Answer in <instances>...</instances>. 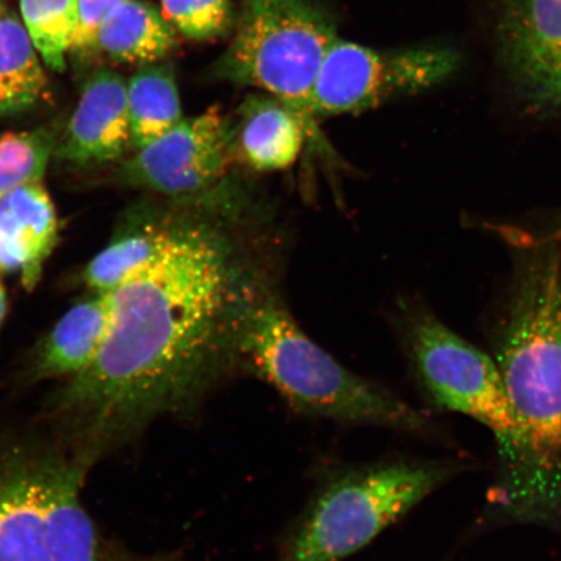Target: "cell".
<instances>
[{
    "label": "cell",
    "mask_w": 561,
    "mask_h": 561,
    "mask_svg": "<svg viewBox=\"0 0 561 561\" xmlns=\"http://www.w3.org/2000/svg\"><path fill=\"white\" fill-rule=\"evenodd\" d=\"M124 0H77L79 25H77L72 50L79 54L95 50L98 33L111 12Z\"/></svg>",
    "instance_id": "22"
},
{
    "label": "cell",
    "mask_w": 561,
    "mask_h": 561,
    "mask_svg": "<svg viewBox=\"0 0 561 561\" xmlns=\"http://www.w3.org/2000/svg\"><path fill=\"white\" fill-rule=\"evenodd\" d=\"M236 348L238 366L272 385L304 415L439 436L438 425L424 412L316 345L268 290L245 313Z\"/></svg>",
    "instance_id": "4"
},
{
    "label": "cell",
    "mask_w": 561,
    "mask_h": 561,
    "mask_svg": "<svg viewBox=\"0 0 561 561\" xmlns=\"http://www.w3.org/2000/svg\"><path fill=\"white\" fill-rule=\"evenodd\" d=\"M306 140H321L316 124L272 95L245 98L234 129L236 151L252 170L284 171L298 160Z\"/></svg>",
    "instance_id": "13"
},
{
    "label": "cell",
    "mask_w": 561,
    "mask_h": 561,
    "mask_svg": "<svg viewBox=\"0 0 561 561\" xmlns=\"http://www.w3.org/2000/svg\"><path fill=\"white\" fill-rule=\"evenodd\" d=\"M102 561H180L171 558H140L133 556H116L115 558H105L102 556Z\"/></svg>",
    "instance_id": "23"
},
{
    "label": "cell",
    "mask_w": 561,
    "mask_h": 561,
    "mask_svg": "<svg viewBox=\"0 0 561 561\" xmlns=\"http://www.w3.org/2000/svg\"><path fill=\"white\" fill-rule=\"evenodd\" d=\"M110 297L111 293H95L56 322L35 355L33 377L70 380L94 363L108 331Z\"/></svg>",
    "instance_id": "14"
},
{
    "label": "cell",
    "mask_w": 561,
    "mask_h": 561,
    "mask_svg": "<svg viewBox=\"0 0 561 561\" xmlns=\"http://www.w3.org/2000/svg\"><path fill=\"white\" fill-rule=\"evenodd\" d=\"M460 54L447 46L378 51L336 39L320 68L312 95L316 117L357 114L450 79Z\"/></svg>",
    "instance_id": "8"
},
{
    "label": "cell",
    "mask_w": 561,
    "mask_h": 561,
    "mask_svg": "<svg viewBox=\"0 0 561 561\" xmlns=\"http://www.w3.org/2000/svg\"><path fill=\"white\" fill-rule=\"evenodd\" d=\"M402 335L413 377L426 402L439 411L471 417L493 434L497 472L481 523L549 525L553 508L493 357L425 310L405 312Z\"/></svg>",
    "instance_id": "2"
},
{
    "label": "cell",
    "mask_w": 561,
    "mask_h": 561,
    "mask_svg": "<svg viewBox=\"0 0 561 561\" xmlns=\"http://www.w3.org/2000/svg\"><path fill=\"white\" fill-rule=\"evenodd\" d=\"M468 469L456 459H390L339 469L287 531L279 561H342Z\"/></svg>",
    "instance_id": "5"
},
{
    "label": "cell",
    "mask_w": 561,
    "mask_h": 561,
    "mask_svg": "<svg viewBox=\"0 0 561 561\" xmlns=\"http://www.w3.org/2000/svg\"><path fill=\"white\" fill-rule=\"evenodd\" d=\"M131 147L150 145L184 121L172 68L144 66L126 82Z\"/></svg>",
    "instance_id": "18"
},
{
    "label": "cell",
    "mask_w": 561,
    "mask_h": 561,
    "mask_svg": "<svg viewBox=\"0 0 561 561\" xmlns=\"http://www.w3.org/2000/svg\"><path fill=\"white\" fill-rule=\"evenodd\" d=\"M236 153L234 129L217 108L184 118L137 150L122 168L125 184L174 198L205 193L227 174Z\"/></svg>",
    "instance_id": "9"
},
{
    "label": "cell",
    "mask_w": 561,
    "mask_h": 561,
    "mask_svg": "<svg viewBox=\"0 0 561 561\" xmlns=\"http://www.w3.org/2000/svg\"><path fill=\"white\" fill-rule=\"evenodd\" d=\"M161 10L175 31L195 41L221 37L236 21L230 0H161Z\"/></svg>",
    "instance_id": "21"
},
{
    "label": "cell",
    "mask_w": 561,
    "mask_h": 561,
    "mask_svg": "<svg viewBox=\"0 0 561 561\" xmlns=\"http://www.w3.org/2000/svg\"><path fill=\"white\" fill-rule=\"evenodd\" d=\"M4 9L2 7V3H0V12H2Z\"/></svg>",
    "instance_id": "25"
},
{
    "label": "cell",
    "mask_w": 561,
    "mask_h": 561,
    "mask_svg": "<svg viewBox=\"0 0 561 561\" xmlns=\"http://www.w3.org/2000/svg\"><path fill=\"white\" fill-rule=\"evenodd\" d=\"M178 219L136 220L110 242L85 270V283L95 293H111L142 270L170 242Z\"/></svg>",
    "instance_id": "17"
},
{
    "label": "cell",
    "mask_w": 561,
    "mask_h": 561,
    "mask_svg": "<svg viewBox=\"0 0 561 561\" xmlns=\"http://www.w3.org/2000/svg\"><path fill=\"white\" fill-rule=\"evenodd\" d=\"M48 87L30 35L15 13L0 12V118L20 114L44 100Z\"/></svg>",
    "instance_id": "16"
},
{
    "label": "cell",
    "mask_w": 561,
    "mask_h": 561,
    "mask_svg": "<svg viewBox=\"0 0 561 561\" xmlns=\"http://www.w3.org/2000/svg\"><path fill=\"white\" fill-rule=\"evenodd\" d=\"M56 142L54 131L46 128L0 135V199L44 180Z\"/></svg>",
    "instance_id": "20"
},
{
    "label": "cell",
    "mask_w": 561,
    "mask_h": 561,
    "mask_svg": "<svg viewBox=\"0 0 561 561\" xmlns=\"http://www.w3.org/2000/svg\"><path fill=\"white\" fill-rule=\"evenodd\" d=\"M500 50L533 107L561 108V0H503Z\"/></svg>",
    "instance_id": "10"
},
{
    "label": "cell",
    "mask_w": 561,
    "mask_h": 561,
    "mask_svg": "<svg viewBox=\"0 0 561 561\" xmlns=\"http://www.w3.org/2000/svg\"><path fill=\"white\" fill-rule=\"evenodd\" d=\"M131 146L126 81L108 68L96 69L83 85L79 104L56 142L62 163L90 167L121 159Z\"/></svg>",
    "instance_id": "11"
},
{
    "label": "cell",
    "mask_w": 561,
    "mask_h": 561,
    "mask_svg": "<svg viewBox=\"0 0 561 561\" xmlns=\"http://www.w3.org/2000/svg\"><path fill=\"white\" fill-rule=\"evenodd\" d=\"M83 472L73 459L0 440V561H102Z\"/></svg>",
    "instance_id": "6"
},
{
    "label": "cell",
    "mask_w": 561,
    "mask_h": 561,
    "mask_svg": "<svg viewBox=\"0 0 561 561\" xmlns=\"http://www.w3.org/2000/svg\"><path fill=\"white\" fill-rule=\"evenodd\" d=\"M237 240L213 216L178 219L164 249L111 291L100 355L54 402L77 465L160 416H195L238 366L242 321L266 289Z\"/></svg>",
    "instance_id": "1"
},
{
    "label": "cell",
    "mask_w": 561,
    "mask_h": 561,
    "mask_svg": "<svg viewBox=\"0 0 561 561\" xmlns=\"http://www.w3.org/2000/svg\"><path fill=\"white\" fill-rule=\"evenodd\" d=\"M20 11L26 33L45 65L55 72H65L79 25L77 0H20Z\"/></svg>",
    "instance_id": "19"
},
{
    "label": "cell",
    "mask_w": 561,
    "mask_h": 561,
    "mask_svg": "<svg viewBox=\"0 0 561 561\" xmlns=\"http://www.w3.org/2000/svg\"><path fill=\"white\" fill-rule=\"evenodd\" d=\"M58 234V216L42 182L5 195L0 199V276L16 273L33 291Z\"/></svg>",
    "instance_id": "12"
},
{
    "label": "cell",
    "mask_w": 561,
    "mask_h": 561,
    "mask_svg": "<svg viewBox=\"0 0 561 561\" xmlns=\"http://www.w3.org/2000/svg\"><path fill=\"white\" fill-rule=\"evenodd\" d=\"M491 342L538 479L561 515V261L552 245L523 257Z\"/></svg>",
    "instance_id": "3"
},
{
    "label": "cell",
    "mask_w": 561,
    "mask_h": 561,
    "mask_svg": "<svg viewBox=\"0 0 561 561\" xmlns=\"http://www.w3.org/2000/svg\"><path fill=\"white\" fill-rule=\"evenodd\" d=\"M7 313V294L2 283H0V327H2Z\"/></svg>",
    "instance_id": "24"
},
{
    "label": "cell",
    "mask_w": 561,
    "mask_h": 561,
    "mask_svg": "<svg viewBox=\"0 0 561 561\" xmlns=\"http://www.w3.org/2000/svg\"><path fill=\"white\" fill-rule=\"evenodd\" d=\"M336 39L334 20L318 0H242L234 37L213 75L262 90L316 124L313 89Z\"/></svg>",
    "instance_id": "7"
},
{
    "label": "cell",
    "mask_w": 561,
    "mask_h": 561,
    "mask_svg": "<svg viewBox=\"0 0 561 561\" xmlns=\"http://www.w3.org/2000/svg\"><path fill=\"white\" fill-rule=\"evenodd\" d=\"M178 46V35L163 13L139 0H124L105 19L95 42L111 60L124 65H156Z\"/></svg>",
    "instance_id": "15"
}]
</instances>
